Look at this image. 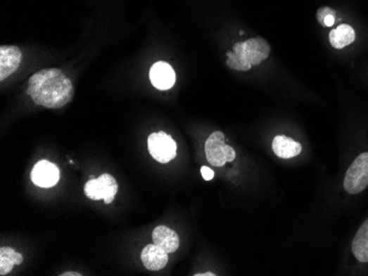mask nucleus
Here are the masks:
<instances>
[{
	"mask_svg": "<svg viewBox=\"0 0 368 276\" xmlns=\"http://www.w3.org/2000/svg\"><path fill=\"white\" fill-rule=\"evenodd\" d=\"M23 262V254L13 249L3 247L0 249V275H7L13 271V266L20 265Z\"/></svg>",
	"mask_w": 368,
	"mask_h": 276,
	"instance_id": "2eb2a0df",
	"label": "nucleus"
},
{
	"mask_svg": "<svg viewBox=\"0 0 368 276\" xmlns=\"http://www.w3.org/2000/svg\"><path fill=\"white\" fill-rule=\"evenodd\" d=\"M148 150L151 157L159 163L170 162L177 157V143L165 132H155L148 138Z\"/></svg>",
	"mask_w": 368,
	"mask_h": 276,
	"instance_id": "423d86ee",
	"label": "nucleus"
},
{
	"mask_svg": "<svg viewBox=\"0 0 368 276\" xmlns=\"http://www.w3.org/2000/svg\"><path fill=\"white\" fill-rule=\"evenodd\" d=\"M355 31L348 25H341L330 32V44L334 48H343L355 41Z\"/></svg>",
	"mask_w": 368,
	"mask_h": 276,
	"instance_id": "4468645a",
	"label": "nucleus"
},
{
	"mask_svg": "<svg viewBox=\"0 0 368 276\" xmlns=\"http://www.w3.org/2000/svg\"><path fill=\"white\" fill-rule=\"evenodd\" d=\"M63 276H81L82 274L77 273V272H66V273L61 274Z\"/></svg>",
	"mask_w": 368,
	"mask_h": 276,
	"instance_id": "6ab92c4d",
	"label": "nucleus"
},
{
	"mask_svg": "<svg viewBox=\"0 0 368 276\" xmlns=\"http://www.w3.org/2000/svg\"><path fill=\"white\" fill-rule=\"evenodd\" d=\"M336 23V17L334 15H328L323 19L322 26L332 27Z\"/></svg>",
	"mask_w": 368,
	"mask_h": 276,
	"instance_id": "a211bd4d",
	"label": "nucleus"
},
{
	"mask_svg": "<svg viewBox=\"0 0 368 276\" xmlns=\"http://www.w3.org/2000/svg\"><path fill=\"white\" fill-rule=\"evenodd\" d=\"M168 254L157 244H148L141 252V261L149 271H160L168 263Z\"/></svg>",
	"mask_w": 368,
	"mask_h": 276,
	"instance_id": "9d476101",
	"label": "nucleus"
},
{
	"mask_svg": "<svg viewBox=\"0 0 368 276\" xmlns=\"http://www.w3.org/2000/svg\"><path fill=\"white\" fill-rule=\"evenodd\" d=\"M328 15H336V11H332V9H330L329 7H322L317 11V19L319 22L322 25L323 19L326 17Z\"/></svg>",
	"mask_w": 368,
	"mask_h": 276,
	"instance_id": "dca6fc26",
	"label": "nucleus"
},
{
	"mask_svg": "<svg viewBox=\"0 0 368 276\" xmlns=\"http://www.w3.org/2000/svg\"><path fill=\"white\" fill-rule=\"evenodd\" d=\"M352 251L358 261L362 263L368 262V219L358 229L352 244Z\"/></svg>",
	"mask_w": 368,
	"mask_h": 276,
	"instance_id": "ddd939ff",
	"label": "nucleus"
},
{
	"mask_svg": "<svg viewBox=\"0 0 368 276\" xmlns=\"http://www.w3.org/2000/svg\"><path fill=\"white\" fill-rule=\"evenodd\" d=\"M60 180V170L53 163L39 161L31 172V180L39 188H53Z\"/></svg>",
	"mask_w": 368,
	"mask_h": 276,
	"instance_id": "0eeeda50",
	"label": "nucleus"
},
{
	"mask_svg": "<svg viewBox=\"0 0 368 276\" xmlns=\"http://www.w3.org/2000/svg\"><path fill=\"white\" fill-rule=\"evenodd\" d=\"M270 54V46L265 39L253 38L245 42H239L233 46V51L227 54V65L229 69L246 72L252 66L259 65Z\"/></svg>",
	"mask_w": 368,
	"mask_h": 276,
	"instance_id": "f03ea898",
	"label": "nucleus"
},
{
	"mask_svg": "<svg viewBox=\"0 0 368 276\" xmlns=\"http://www.w3.org/2000/svg\"><path fill=\"white\" fill-rule=\"evenodd\" d=\"M153 244L160 247L167 254H173L180 246L178 235L165 225H158L153 232Z\"/></svg>",
	"mask_w": 368,
	"mask_h": 276,
	"instance_id": "9b49d317",
	"label": "nucleus"
},
{
	"mask_svg": "<svg viewBox=\"0 0 368 276\" xmlns=\"http://www.w3.org/2000/svg\"><path fill=\"white\" fill-rule=\"evenodd\" d=\"M150 81L159 91H168L175 84V72L170 64L157 62L150 69Z\"/></svg>",
	"mask_w": 368,
	"mask_h": 276,
	"instance_id": "6e6552de",
	"label": "nucleus"
},
{
	"mask_svg": "<svg viewBox=\"0 0 368 276\" xmlns=\"http://www.w3.org/2000/svg\"><path fill=\"white\" fill-rule=\"evenodd\" d=\"M272 150L274 155L281 159H291L298 157L301 153V145L299 142H296L291 138L286 136H277L272 141Z\"/></svg>",
	"mask_w": 368,
	"mask_h": 276,
	"instance_id": "f8f14e48",
	"label": "nucleus"
},
{
	"mask_svg": "<svg viewBox=\"0 0 368 276\" xmlns=\"http://www.w3.org/2000/svg\"><path fill=\"white\" fill-rule=\"evenodd\" d=\"M368 186V152L362 153L350 165L345 178L344 188L348 194H358Z\"/></svg>",
	"mask_w": 368,
	"mask_h": 276,
	"instance_id": "20e7f679",
	"label": "nucleus"
},
{
	"mask_svg": "<svg viewBox=\"0 0 368 276\" xmlns=\"http://www.w3.org/2000/svg\"><path fill=\"white\" fill-rule=\"evenodd\" d=\"M118 184L114 176L110 174H103L99 178L89 180L85 184V195L91 200L103 199L105 204H110L115 199Z\"/></svg>",
	"mask_w": 368,
	"mask_h": 276,
	"instance_id": "39448f33",
	"label": "nucleus"
},
{
	"mask_svg": "<svg viewBox=\"0 0 368 276\" xmlns=\"http://www.w3.org/2000/svg\"><path fill=\"white\" fill-rule=\"evenodd\" d=\"M205 155L210 164L217 167L233 162L236 157L235 150L225 145V136L221 131L213 132L206 140Z\"/></svg>",
	"mask_w": 368,
	"mask_h": 276,
	"instance_id": "7ed1b4c3",
	"label": "nucleus"
},
{
	"mask_svg": "<svg viewBox=\"0 0 368 276\" xmlns=\"http://www.w3.org/2000/svg\"><path fill=\"white\" fill-rule=\"evenodd\" d=\"M201 174H202V176H203V178L205 180H213L214 172L213 170H211V169H210V167H202V169H201Z\"/></svg>",
	"mask_w": 368,
	"mask_h": 276,
	"instance_id": "f3484780",
	"label": "nucleus"
},
{
	"mask_svg": "<svg viewBox=\"0 0 368 276\" xmlns=\"http://www.w3.org/2000/svg\"><path fill=\"white\" fill-rule=\"evenodd\" d=\"M21 58L23 53L17 46H3L0 48V81H5L18 70Z\"/></svg>",
	"mask_w": 368,
	"mask_h": 276,
	"instance_id": "1a4fd4ad",
	"label": "nucleus"
},
{
	"mask_svg": "<svg viewBox=\"0 0 368 276\" xmlns=\"http://www.w3.org/2000/svg\"><path fill=\"white\" fill-rule=\"evenodd\" d=\"M196 276H198V275H202V276H203V275H206V276L210 275V276H213L214 274H212V273H204V274H196Z\"/></svg>",
	"mask_w": 368,
	"mask_h": 276,
	"instance_id": "aec40b11",
	"label": "nucleus"
},
{
	"mask_svg": "<svg viewBox=\"0 0 368 276\" xmlns=\"http://www.w3.org/2000/svg\"><path fill=\"white\" fill-rule=\"evenodd\" d=\"M27 93L38 106L58 110L71 102L74 87L61 70L46 69L30 77Z\"/></svg>",
	"mask_w": 368,
	"mask_h": 276,
	"instance_id": "f257e3e1",
	"label": "nucleus"
}]
</instances>
